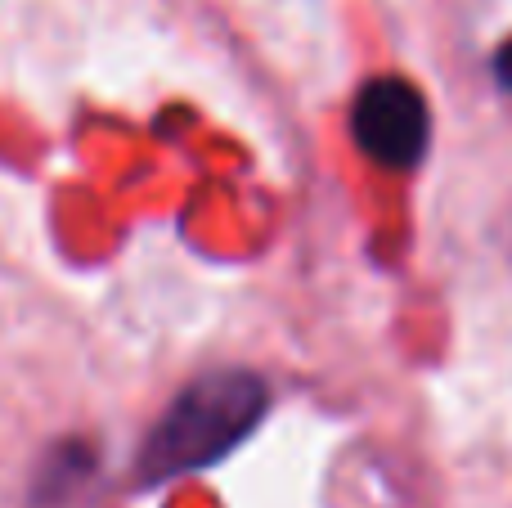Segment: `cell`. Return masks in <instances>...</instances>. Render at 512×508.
Returning a JSON list of instances; mask_svg holds the SVG:
<instances>
[{"label": "cell", "instance_id": "1", "mask_svg": "<svg viewBox=\"0 0 512 508\" xmlns=\"http://www.w3.org/2000/svg\"><path fill=\"white\" fill-rule=\"evenodd\" d=\"M270 410V392L248 369H221L198 383H189L167 405L140 450V482L158 486L171 477L203 473L256 432V423Z\"/></svg>", "mask_w": 512, "mask_h": 508}, {"label": "cell", "instance_id": "2", "mask_svg": "<svg viewBox=\"0 0 512 508\" xmlns=\"http://www.w3.org/2000/svg\"><path fill=\"white\" fill-rule=\"evenodd\" d=\"M351 131H355V144L373 162H382L391 171H409L427 153V140H432L427 99L405 77H373L355 95Z\"/></svg>", "mask_w": 512, "mask_h": 508}, {"label": "cell", "instance_id": "3", "mask_svg": "<svg viewBox=\"0 0 512 508\" xmlns=\"http://www.w3.org/2000/svg\"><path fill=\"white\" fill-rule=\"evenodd\" d=\"M495 77H499V86L512 95V41L499 45V54H495Z\"/></svg>", "mask_w": 512, "mask_h": 508}]
</instances>
